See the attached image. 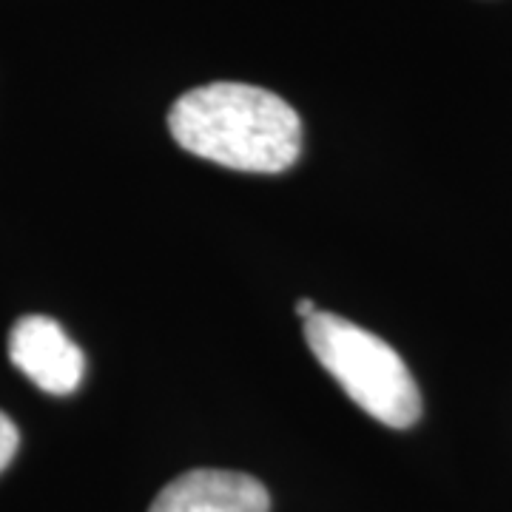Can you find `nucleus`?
Here are the masks:
<instances>
[{
    "label": "nucleus",
    "instance_id": "nucleus-3",
    "mask_svg": "<svg viewBox=\"0 0 512 512\" xmlns=\"http://www.w3.org/2000/svg\"><path fill=\"white\" fill-rule=\"evenodd\" d=\"M9 359L29 382L55 396L74 393L86 373L83 350L49 316H23L15 322L9 333Z\"/></svg>",
    "mask_w": 512,
    "mask_h": 512
},
{
    "label": "nucleus",
    "instance_id": "nucleus-5",
    "mask_svg": "<svg viewBox=\"0 0 512 512\" xmlns=\"http://www.w3.org/2000/svg\"><path fill=\"white\" fill-rule=\"evenodd\" d=\"M20 433L15 427V421L9 419L6 413H0V473L12 464V458L18 453Z\"/></svg>",
    "mask_w": 512,
    "mask_h": 512
},
{
    "label": "nucleus",
    "instance_id": "nucleus-2",
    "mask_svg": "<svg viewBox=\"0 0 512 512\" xmlns=\"http://www.w3.org/2000/svg\"><path fill=\"white\" fill-rule=\"evenodd\" d=\"M305 339L319 365L367 416L393 430H407L419 421V384L402 356L376 333L345 316L316 311L305 319Z\"/></svg>",
    "mask_w": 512,
    "mask_h": 512
},
{
    "label": "nucleus",
    "instance_id": "nucleus-6",
    "mask_svg": "<svg viewBox=\"0 0 512 512\" xmlns=\"http://www.w3.org/2000/svg\"><path fill=\"white\" fill-rule=\"evenodd\" d=\"M296 313H299L302 322H305V319H311L313 313H316V305H313L311 299H299V302H296Z\"/></svg>",
    "mask_w": 512,
    "mask_h": 512
},
{
    "label": "nucleus",
    "instance_id": "nucleus-1",
    "mask_svg": "<svg viewBox=\"0 0 512 512\" xmlns=\"http://www.w3.org/2000/svg\"><path fill=\"white\" fill-rule=\"evenodd\" d=\"M168 131L194 157L251 174H279L302 154V120L293 106L248 83L185 92L168 111Z\"/></svg>",
    "mask_w": 512,
    "mask_h": 512
},
{
    "label": "nucleus",
    "instance_id": "nucleus-4",
    "mask_svg": "<svg viewBox=\"0 0 512 512\" xmlns=\"http://www.w3.org/2000/svg\"><path fill=\"white\" fill-rule=\"evenodd\" d=\"M148 512H271V495L245 473L191 470L168 481Z\"/></svg>",
    "mask_w": 512,
    "mask_h": 512
}]
</instances>
